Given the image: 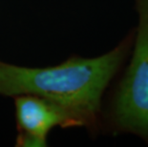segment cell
<instances>
[{"label": "cell", "mask_w": 148, "mask_h": 147, "mask_svg": "<svg viewBox=\"0 0 148 147\" xmlns=\"http://www.w3.org/2000/svg\"><path fill=\"white\" fill-rule=\"evenodd\" d=\"M133 37L93 58L73 57L53 67L26 68L0 61V95H33L68 112L78 126L93 127L109 82L127 55Z\"/></svg>", "instance_id": "obj_1"}, {"label": "cell", "mask_w": 148, "mask_h": 147, "mask_svg": "<svg viewBox=\"0 0 148 147\" xmlns=\"http://www.w3.org/2000/svg\"><path fill=\"white\" fill-rule=\"evenodd\" d=\"M138 25L133 55L115 94L112 122L148 142V0H136Z\"/></svg>", "instance_id": "obj_2"}, {"label": "cell", "mask_w": 148, "mask_h": 147, "mask_svg": "<svg viewBox=\"0 0 148 147\" xmlns=\"http://www.w3.org/2000/svg\"><path fill=\"white\" fill-rule=\"evenodd\" d=\"M18 127L17 146L42 147L49 132L56 126H78L73 117L58 104L33 95L15 96Z\"/></svg>", "instance_id": "obj_3"}]
</instances>
